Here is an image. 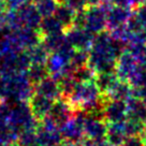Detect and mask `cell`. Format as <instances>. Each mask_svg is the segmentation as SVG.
Segmentation results:
<instances>
[{
    "label": "cell",
    "mask_w": 146,
    "mask_h": 146,
    "mask_svg": "<svg viewBox=\"0 0 146 146\" xmlns=\"http://www.w3.org/2000/svg\"><path fill=\"white\" fill-rule=\"evenodd\" d=\"M128 44L146 45V28H143L141 30H137V31L134 32H130Z\"/></svg>",
    "instance_id": "cell-28"
},
{
    "label": "cell",
    "mask_w": 146,
    "mask_h": 146,
    "mask_svg": "<svg viewBox=\"0 0 146 146\" xmlns=\"http://www.w3.org/2000/svg\"><path fill=\"white\" fill-rule=\"evenodd\" d=\"M27 76L29 78V81L31 82V84L36 85L47 76H50V72H48L45 64H31V66L27 70Z\"/></svg>",
    "instance_id": "cell-19"
},
{
    "label": "cell",
    "mask_w": 146,
    "mask_h": 146,
    "mask_svg": "<svg viewBox=\"0 0 146 146\" xmlns=\"http://www.w3.org/2000/svg\"><path fill=\"white\" fill-rule=\"evenodd\" d=\"M137 64L142 66V67H145L146 68V45L141 50V52L137 55Z\"/></svg>",
    "instance_id": "cell-34"
},
{
    "label": "cell",
    "mask_w": 146,
    "mask_h": 146,
    "mask_svg": "<svg viewBox=\"0 0 146 146\" xmlns=\"http://www.w3.org/2000/svg\"><path fill=\"white\" fill-rule=\"evenodd\" d=\"M144 3H145V5H146V0H144Z\"/></svg>",
    "instance_id": "cell-40"
},
{
    "label": "cell",
    "mask_w": 146,
    "mask_h": 146,
    "mask_svg": "<svg viewBox=\"0 0 146 146\" xmlns=\"http://www.w3.org/2000/svg\"><path fill=\"white\" fill-rule=\"evenodd\" d=\"M54 104V100H52L47 97H44L35 92L32 97L29 100V105L31 108V111L35 117L38 119V121L45 118L46 116H48L52 106Z\"/></svg>",
    "instance_id": "cell-10"
},
{
    "label": "cell",
    "mask_w": 146,
    "mask_h": 146,
    "mask_svg": "<svg viewBox=\"0 0 146 146\" xmlns=\"http://www.w3.org/2000/svg\"><path fill=\"white\" fill-rule=\"evenodd\" d=\"M128 117L127 102L109 99L105 97L103 105V118L108 123H123Z\"/></svg>",
    "instance_id": "cell-4"
},
{
    "label": "cell",
    "mask_w": 146,
    "mask_h": 146,
    "mask_svg": "<svg viewBox=\"0 0 146 146\" xmlns=\"http://www.w3.org/2000/svg\"><path fill=\"white\" fill-rule=\"evenodd\" d=\"M142 137H143V142H144V146H146V131L144 133H143V135H142Z\"/></svg>",
    "instance_id": "cell-37"
},
{
    "label": "cell",
    "mask_w": 146,
    "mask_h": 146,
    "mask_svg": "<svg viewBox=\"0 0 146 146\" xmlns=\"http://www.w3.org/2000/svg\"><path fill=\"white\" fill-rule=\"evenodd\" d=\"M114 5L123 7L129 10H135L144 3V0H111Z\"/></svg>",
    "instance_id": "cell-29"
},
{
    "label": "cell",
    "mask_w": 146,
    "mask_h": 146,
    "mask_svg": "<svg viewBox=\"0 0 146 146\" xmlns=\"http://www.w3.org/2000/svg\"><path fill=\"white\" fill-rule=\"evenodd\" d=\"M128 82L133 88H140L146 87V68L137 64V69L134 70L132 75L129 78Z\"/></svg>",
    "instance_id": "cell-23"
},
{
    "label": "cell",
    "mask_w": 146,
    "mask_h": 146,
    "mask_svg": "<svg viewBox=\"0 0 146 146\" xmlns=\"http://www.w3.org/2000/svg\"><path fill=\"white\" fill-rule=\"evenodd\" d=\"M73 75L78 82H90L96 78V72L89 66H85V67L76 69Z\"/></svg>",
    "instance_id": "cell-27"
},
{
    "label": "cell",
    "mask_w": 146,
    "mask_h": 146,
    "mask_svg": "<svg viewBox=\"0 0 146 146\" xmlns=\"http://www.w3.org/2000/svg\"><path fill=\"white\" fill-rule=\"evenodd\" d=\"M123 129L128 137H135V135H143L146 131V123L137 120V119L129 118L128 117L123 123Z\"/></svg>",
    "instance_id": "cell-22"
},
{
    "label": "cell",
    "mask_w": 146,
    "mask_h": 146,
    "mask_svg": "<svg viewBox=\"0 0 146 146\" xmlns=\"http://www.w3.org/2000/svg\"><path fill=\"white\" fill-rule=\"evenodd\" d=\"M67 41L68 40H67L64 31L55 33V35H50V36H44L42 39V43L45 45V47L50 53L57 52Z\"/></svg>",
    "instance_id": "cell-20"
},
{
    "label": "cell",
    "mask_w": 146,
    "mask_h": 146,
    "mask_svg": "<svg viewBox=\"0 0 146 146\" xmlns=\"http://www.w3.org/2000/svg\"><path fill=\"white\" fill-rule=\"evenodd\" d=\"M16 13H17L21 27H29L39 30L43 17L36 9V5L27 2L19 7Z\"/></svg>",
    "instance_id": "cell-7"
},
{
    "label": "cell",
    "mask_w": 146,
    "mask_h": 146,
    "mask_svg": "<svg viewBox=\"0 0 146 146\" xmlns=\"http://www.w3.org/2000/svg\"><path fill=\"white\" fill-rule=\"evenodd\" d=\"M54 15L55 17L61 23V25L64 27V29H68V28L73 26L74 19H75V16H76V11L73 10L66 2H62V3L58 5Z\"/></svg>",
    "instance_id": "cell-16"
},
{
    "label": "cell",
    "mask_w": 146,
    "mask_h": 146,
    "mask_svg": "<svg viewBox=\"0 0 146 146\" xmlns=\"http://www.w3.org/2000/svg\"><path fill=\"white\" fill-rule=\"evenodd\" d=\"M84 118H85V112L78 111L72 118L69 119L67 123L60 127V132L64 137V141L81 145L83 140L86 137L83 126Z\"/></svg>",
    "instance_id": "cell-2"
},
{
    "label": "cell",
    "mask_w": 146,
    "mask_h": 146,
    "mask_svg": "<svg viewBox=\"0 0 146 146\" xmlns=\"http://www.w3.org/2000/svg\"><path fill=\"white\" fill-rule=\"evenodd\" d=\"M123 146H144L143 137H142V135L128 137L126 139V141L123 142Z\"/></svg>",
    "instance_id": "cell-31"
},
{
    "label": "cell",
    "mask_w": 146,
    "mask_h": 146,
    "mask_svg": "<svg viewBox=\"0 0 146 146\" xmlns=\"http://www.w3.org/2000/svg\"><path fill=\"white\" fill-rule=\"evenodd\" d=\"M133 97L141 99L143 102L146 103V87L133 88Z\"/></svg>",
    "instance_id": "cell-32"
},
{
    "label": "cell",
    "mask_w": 146,
    "mask_h": 146,
    "mask_svg": "<svg viewBox=\"0 0 146 146\" xmlns=\"http://www.w3.org/2000/svg\"><path fill=\"white\" fill-rule=\"evenodd\" d=\"M127 102L128 108V117L129 118L137 119L146 123V103L141 99L132 97ZM127 117V118H128Z\"/></svg>",
    "instance_id": "cell-17"
},
{
    "label": "cell",
    "mask_w": 146,
    "mask_h": 146,
    "mask_svg": "<svg viewBox=\"0 0 146 146\" xmlns=\"http://www.w3.org/2000/svg\"><path fill=\"white\" fill-rule=\"evenodd\" d=\"M132 12V10L112 5L106 12V29L111 31L116 28L125 26Z\"/></svg>",
    "instance_id": "cell-8"
},
{
    "label": "cell",
    "mask_w": 146,
    "mask_h": 146,
    "mask_svg": "<svg viewBox=\"0 0 146 146\" xmlns=\"http://www.w3.org/2000/svg\"><path fill=\"white\" fill-rule=\"evenodd\" d=\"M32 1H35V2L36 3V2H39V1H41V0H32Z\"/></svg>",
    "instance_id": "cell-39"
},
{
    "label": "cell",
    "mask_w": 146,
    "mask_h": 146,
    "mask_svg": "<svg viewBox=\"0 0 146 146\" xmlns=\"http://www.w3.org/2000/svg\"><path fill=\"white\" fill-rule=\"evenodd\" d=\"M134 12L137 13V15L142 21V23L144 24V25H145V27H146V5L145 3H143V5H140L139 8H137Z\"/></svg>",
    "instance_id": "cell-33"
},
{
    "label": "cell",
    "mask_w": 146,
    "mask_h": 146,
    "mask_svg": "<svg viewBox=\"0 0 146 146\" xmlns=\"http://www.w3.org/2000/svg\"><path fill=\"white\" fill-rule=\"evenodd\" d=\"M58 2L56 0H41L39 2H36V9L42 15V17L54 15L55 11L58 7Z\"/></svg>",
    "instance_id": "cell-25"
},
{
    "label": "cell",
    "mask_w": 146,
    "mask_h": 146,
    "mask_svg": "<svg viewBox=\"0 0 146 146\" xmlns=\"http://www.w3.org/2000/svg\"><path fill=\"white\" fill-rule=\"evenodd\" d=\"M42 39H43V36L41 35V32L36 29H32L29 27H23L22 29H19L17 36L15 38L18 45L22 48L25 47L28 50L40 44L42 42Z\"/></svg>",
    "instance_id": "cell-12"
},
{
    "label": "cell",
    "mask_w": 146,
    "mask_h": 146,
    "mask_svg": "<svg viewBox=\"0 0 146 146\" xmlns=\"http://www.w3.org/2000/svg\"><path fill=\"white\" fill-rule=\"evenodd\" d=\"M9 1H10V3L13 5V7H17V8H19L21 5L27 3L29 0H9Z\"/></svg>",
    "instance_id": "cell-35"
},
{
    "label": "cell",
    "mask_w": 146,
    "mask_h": 146,
    "mask_svg": "<svg viewBox=\"0 0 146 146\" xmlns=\"http://www.w3.org/2000/svg\"><path fill=\"white\" fill-rule=\"evenodd\" d=\"M28 54L31 59L32 64H45L48 57L50 55V52L45 47L43 43H40L38 45L33 46L28 50Z\"/></svg>",
    "instance_id": "cell-21"
},
{
    "label": "cell",
    "mask_w": 146,
    "mask_h": 146,
    "mask_svg": "<svg viewBox=\"0 0 146 146\" xmlns=\"http://www.w3.org/2000/svg\"><path fill=\"white\" fill-rule=\"evenodd\" d=\"M98 146H112L111 144H109L106 141H102V142H100L99 144H98Z\"/></svg>",
    "instance_id": "cell-36"
},
{
    "label": "cell",
    "mask_w": 146,
    "mask_h": 146,
    "mask_svg": "<svg viewBox=\"0 0 146 146\" xmlns=\"http://www.w3.org/2000/svg\"><path fill=\"white\" fill-rule=\"evenodd\" d=\"M105 97L109 99L128 101L133 97V87L128 81L119 80V82L105 95Z\"/></svg>",
    "instance_id": "cell-14"
},
{
    "label": "cell",
    "mask_w": 146,
    "mask_h": 146,
    "mask_svg": "<svg viewBox=\"0 0 146 146\" xmlns=\"http://www.w3.org/2000/svg\"><path fill=\"white\" fill-rule=\"evenodd\" d=\"M64 33L67 36V40L70 42V44L75 50H90L91 45L94 43L95 36H96L85 28L76 27V26H72V27L66 29Z\"/></svg>",
    "instance_id": "cell-5"
},
{
    "label": "cell",
    "mask_w": 146,
    "mask_h": 146,
    "mask_svg": "<svg viewBox=\"0 0 146 146\" xmlns=\"http://www.w3.org/2000/svg\"><path fill=\"white\" fill-rule=\"evenodd\" d=\"M112 5H92L84 10V25L83 28L87 29L94 35L106 30V12Z\"/></svg>",
    "instance_id": "cell-1"
},
{
    "label": "cell",
    "mask_w": 146,
    "mask_h": 146,
    "mask_svg": "<svg viewBox=\"0 0 146 146\" xmlns=\"http://www.w3.org/2000/svg\"><path fill=\"white\" fill-rule=\"evenodd\" d=\"M60 85V88H61V92H62V97L67 98L68 99L69 96L72 94V91L74 90V88L78 84V81L75 80L74 75L73 74H70V75H66L64 78H61L58 81Z\"/></svg>",
    "instance_id": "cell-24"
},
{
    "label": "cell",
    "mask_w": 146,
    "mask_h": 146,
    "mask_svg": "<svg viewBox=\"0 0 146 146\" xmlns=\"http://www.w3.org/2000/svg\"><path fill=\"white\" fill-rule=\"evenodd\" d=\"M58 3H62V2H64V0H56Z\"/></svg>",
    "instance_id": "cell-38"
},
{
    "label": "cell",
    "mask_w": 146,
    "mask_h": 146,
    "mask_svg": "<svg viewBox=\"0 0 146 146\" xmlns=\"http://www.w3.org/2000/svg\"><path fill=\"white\" fill-rule=\"evenodd\" d=\"M88 59H89V50H75L72 58L70 60V64L75 69H78L88 66Z\"/></svg>",
    "instance_id": "cell-26"
},
{
    "label": "cell",
    "mask_w": 146,
    "mask_h": 146,
    "mask_svg": "<svg viewBox=\"0 0 146 146\" xmlns=\"http://www.w3.org/2000/svg\"><path fill=\"white\" fill-rule=\"evenodd\" d=\"M98 88L103 95H106L113 87L119 82V78L117 75L116 71L115 72H103V73H97L95 78Z\"/></svg>",
    "instance_id": "cell-15"
},
{
    "label": "cell",
    "mask_w": 146,
    "mask_h": 146,
    "mask_svg": "<svg viewBox=\"0 0 146 146\" xmlns=\"http://www.w3.org/2000/svg\"><path fill=\"white\" fill-rule=\"evenodd\" d=\"M84 132L85 137L89 140L100 143L105 141V135L108 131V123L104 120L103 116L92 113H85L84 118Z\"/></svg>",
    "instance_id": "cell-3"
},
{
    "label": "cell",
    "mask_w": 146,
    "mask_h": 146,
    "mask_svg": "<svg viewBox=\"0 0 146 146\" xmlns=\"http://www.w3.org/2000/svg\"><path fill=\"white\" fill-rule=\"evenodd\" d=\"M64 30H66L64 27L61 25L59 21L55 17V15H50V16H45L42 18L41 25L39 28V31L41 32L43 36L64 32Z\"/></svg>",
    "instance_id": "cell-18"
},
{
    "label": "cell",
    "mask_w": 146,
    "mask_h": 146,
    "mask_svg": "<svg viewBox=\"0 0 146 146\" xmlns=\"http://www.w3.org/2000/svg\"><path fill=\"white\" fill-rule=\"evenodd\" d=\"M128 137L123 129V123H108V131L105 135V141L112 146H123V142Z\"/></svg>",
    "instance_id": "cell-13"
},
{
    "label": "cell",
    "mask_w": 146,
    "mask_h": 146,
    "mask_svg": "<svg viewBox=\"0 0 146 146\" xmlns=\"http://www.w3.org/2000/svg\"><path fill=\"white\" fill-rule=\"evenodd\" d=\"M137 60L130 52L127 50L120 55L117 59L116 64V73L118 75L119 80L128 81L129 78L132 75L134 70L137 67Z\"/></svg>",
    "instance_id": "cell-9"
},
{
    "label": "cell",
    "mask_w": 146,
    "mask_h": 146,
    "mask_svg": "<svg viewBox=\"0 0 146 146\" xmlns=\"http://www.w3.org/2000/svg\"><path fill=\"white\" fill-rule=\"evenodd\" d=\"M75 113H76V110L70 103V101L67 98L61 97L54 101V104L50 109L48 116L60 128L62 125L67 123L69 119L72 118L75 115Z\"/></svg>",
    "instance_id": "cell-6"
},
{
    "label": "cell",
    "mask_w": 146,
    "mask_h": 146,
    "mask_svg": "<svg viewBox=\"0 0 146 146\" xmlns=\"http://www.w3.org/2000/svg\"><path fill=\"white\" fill-rule=\"evenodd\" d=\"M64 2L70 5L73 10H75L76 12L83 11L88 7L87 0H64Z\"/></svg>",
    "instance_id": "cell-30"
},
{
    "label": "cell",
    "mask_w": 146,
    "mask_h": 146,
    "mask_svg": "<svg viewBox=\"0 0 146 146\" xmlns=\"http://www.w3.org/2000/svg\"><path fill=\"white\" fill-rule=\"evenodd\" d=\"M35 92L47 97L54 101L62 97L59 82L50 75L35 85Z\"/></svg>",
    "instance_id": "cell-11"
}]
</instances>
